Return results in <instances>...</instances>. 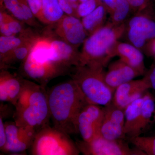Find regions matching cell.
<instances>
[{"label":"cell","mask_w":155,"mask_h":155,"mask_svg":"<svg viewBox=\"0 0 155 155\" xmlns=\"http://www.w3.org/2000/svg\"><path fill=\"white\" fill-rule=\"evenodd\" d=\"M64 15L59 0H42L41 22L50 25L55 24Z\"/></svg>","instance_id":"d6986e66"},{"label":"cell","mask_w":155,"mask_h":155,"mask_svg":"<svg viewBox=\"0 0 155 155\" xmlns=\"http://www.w3.org/2000/svg\"><path fill=\"white\" fill-rule=\"evenodd\" d=\"M138 49L133 45L119 43L115 46L114 54L119 56L120 60L142 74L145 69L144 57Z\"/></svg>","instance_id":"9a60e30c"},{"label":"cell","mask_w":155,"mask_h":155,"mask_svg":"<svg viewBox=\"0 0 155 155\" xmlns=\"http://www.w3.org/2000/svg\"><path fill=\"white\" fill-rule=\"evenodd\" d=\"M67 2H69L71 4H73V3H78V2L79 1V0H66Z\"/></svg>","instance_id":"d6a6232c"},{"label":"cell","mask_w":155,"mask_h":155,"mask_svg":"<svg viewBox=\"0 0 155 155\" xmlns=\"http://www.w3.org/2000/svg\"><path fill=\"white\" fill-rule=\"evenodd\" d=\"M71 74L89 102L101 106L112 103L115 91L106 83L103 67L81 65Z\"/></svg>","instance_id":"277c9868"},{"label":"cell","mask_w":155,"mask_h":155,"mask_svg":"<svg viewBox=\"0 0 155 155\" xmlns=\"http://www.w3.org/2000/svg\"><path fill=\"white\" fill-rule=\"evenodd\" d=\"M38 35L33 34L22 44L1 61V69H5L17 63H22L28 57Z\"/></svg>","instance_id":"e0dca14e"},{"label":"cell","mask_w":155,"mask_h":155,"mask_svg":"<svg viewBox=\"0 0 155 155\" xmlns=\"http://www.w3.org/2000/svg\"><path fill=\"white\" fill-rule=\"evenodd\" d=\"M55 24L57 36L75 48L85 41L87 34L82 22L77 17L65 14Z\"/></svg>","instance_id":"9c48e42d"},{"label":"cell","mask_w":155,"mask_h":155,"mask_svg":"<svg viewBox=\"0 0 155 155\" xmlns=\"http://www.w3.org/2000/svg\"><path fill=\"white\" fill-rule=\"evenodd\" d=\"M140 75L135 69L119 60L110 65L105 72L106 83L111 88L115 90L123 84L133 80Z\"/></svg>","instance_id":"5bb4252c"},{"label":"cell","mask_w":155,"mask_h":155,"mask_svg":"<svg viewBox=\"0 0 155 155\" xmlns=\"http://www.w3.org/2000/svg\"><path fill=\"white\" fill-rule=\"evenodd\" d=\"M87 1V0H79L80 2H85V1Z\"/></svg>","instance_id":"836d02e7"},{"label":"cell","mask_w":155,"mask_h":155,"mask_svg":"<svg viewBox=\"0 0 155 155\" xmlns=\"http://www.w3.org/2000/svg\"><path fill=\"white\" fill-rule=\"evenodd\" d=\"M150 86L146 77L139 80H132L123 84L114 91L112 102L116 107L125 110L133 101L142 96Z\"/></svg>","instance_id":"8fae6325"},{"label":"cell","mask_w":155,"mask_h":155,"mask_svg":"<svg viewBox=\"0 0 155 155\" xmlns=\"http://www.w3.org/2000/svg\"><path fill=\"white\" fill-rule=\"evenodd\" d=\"M7 143L4 153H19L30 148L36 133L19 127L15 122H5Z\"/></svg>","instance_id":"30bf717a"},{"label":"cell","mask_w":155,"mask_h":155,"mask_svg":"<svg viewBox=\"0 0 155 155\" xmlns=\"http://www.w3.org/2000/svg\"><path fill=\"white\" fill-rule=\"evenodd\" d=\"M144 100V94L130 103L124 110L125 116L124 133L125 136L128 137L129 139L135 136Z\"/></svg>","instance_id":"2e32d148"},{"label":"cell","mask_w":155,"mask_h":155,"mask_svg":"<svg viewBox=\"0 0 155 155\" xmlns=\"http://www.w3.org/2000/svg\"><path fill=\"white\" fill-rule=\"evenodd\" d=\"M130 7L133 8H143L147 5L151 0H127Z\"/></svg>","instance_id":"f1b7e54d"},{"label":"cell","mask_w":155,"mask_h":155,"mask_svg":"<svg viewBox=\"0 0 155 155\" xmlns=\"http://www.w3.org/2000/svg\"><path fill=\"white\" fill-rule=\"evenodd\" d=\"M123 28L103 26L85 39L81 53V65L103 67L114 54L117 40ZM80 65V66H81Z\"/></svg>","instance_id":"3957f363"},{"label":"cell","mask_w":155,"mask_h":155,"mask_svg":"<svg viewBox=\"0 0 155 155\" xmlns=\"http://www.w3.org/2000/svg\"><path fill=\"white\" fill-rule=\"evenodd\" d=\"M24 78L2 69L0 74V101L15 107L22 91Z\"/></svg>","instance_id":"4fadbf2b"},{"label":"cell","mask_w":155,"mask_h":155,"mask_svg":"<svg viewBox=\"0 0 155 155\" xmlns=\"http://www.w3.org/2000/svg\"><path fill=\"white\" fill-rule=\"evenodd\" d=\"M14 122L19 127L36 132L48 125L51 116L45 87L24 79L15 106Z\"/></svg>","instance_id":"7a4b0ae2"},{"label":"cell","mask_w":155,"mask_h":155,"mask_svg":"<svg viewBox=\"0 0 155 155\" xmlns=\"http://www.w3.org/2000/svg\"><path fill=\"white\" fill-rule=\"evenodd\" d=\"M33 155H78L80 151L69 135L48 125L37 132L30 148Z\"/></svg>","instance_id":"5b68a950"},{"label":"cell","mask_w":155,"mask_h":155,"mask_svg":"<svg viewBox=\"0 0 155 155\" xmlns=\"http://www.w3.org/2000/svg\"><path fill=\"white\" fill-rule=\"evenodd\" d=\"M103 109L104 115L100 128V135L109 140L123 139L125 137L124 110L116 107L112 102L104 106Z\"/></svg>","instance_id":"ba28073f"},{"label":"cell","mask_w":155,"mask_h":155,"mask_svg":"<svg viewBox=\"0 0 155 155\" xmlns=\"http://www.w3.org/2000/svg\"><path fill=\"white\" fill-rule=\"evenodd\" d=\"M5 8L12 16L25 23V18L19 0H2Z\"/></svg>","instance_id":"cb8c5ba5"},{"label":"cell","mask_w":155,"mask_h":155,"mask_svg":"<svg viewBox=\"0 0 155 155\" xmlns=\"http://www.w3.org/2000/svg\"><path fill=\"white\" fill-rule=\"evenodd\" d=\"M104 115L101 106L88 103L78 114L76 122L77 133L82 140L88 142L100 135V128Z\"/></svg>","instance_id":"52a82bcc"},{"label":"cell","mask_w":155,"mask_h":155,"mask_svg":"<svg viewBox=\"0 0 155 155\" xmlns=\"http://www.w3.org/2000/svg\"><path fill=\"white\" fill-rule=\"evenodd\" d=\"M59 2L61 8L65 14L77 17L76 10L73 8L71 3L66 0H59Z\"/></svg>","instance_id":"4316f807"},{"label":"cell","mask_w":155,"mask_h":155,"mask_svg":"<svg viewBox=\"0 0 155 155\" xmlns=\"http://www.w3.org/2000/svg\"><path fill=\"white\" fill-rule=\"evenodd\" d=\"M80 153L85 155H146L136 148H131L122 139L109 140L101 135L91 141L75 143Z\"/></svg>","instance_id":"8992f818"},{"label":"cell","mask_w":155,"mask_h":155,"mask_svg":"<svg viewBox=\"0 0 155 155\" xmlns=\"http://www.w3.org/2000/svg\"><path fill=\"white\" fill-rule=\"evenodd\" d=\"M130 5L127 0H117L113 11V21L118 23L126 18L130 10Z\"/></svg>","instance_id":"603a6c76"},{"label":"cell","mask_w":155,"mask_h":155,"mask_svg":"<svg viewBox=\"0 0 155 155\" xmlns=\"http://www.w3.org/2000/svg\"><path fill=\"white\" fill-rule=\"evenodd\" d=\"M110 10L112 11L116 5L117 0H101Z\"/></svg>","instance_id":"4dcf8cb0"},{"label":"cell","mask_w":155,"mask_h":155,"mask_svg":"<svg viewBox=\"0 0 155 155\" xmlns=\"http://www.w3.org/2000/svg\"><path fill=\"white\" fill-rule=\"evenodd\" d=\"M151 88L155 90V66L150 70L148 75L146 76Z\"/></svg>","instance_id":"f546056e"},{"label":"cell","mask_w":155,"mask_h":155,"mask_svg":"<svg viewBox=\"0 0 155 155\" xmlns=\"http://www.w3.org/2000/svg\"><path fill=\"white\" fill-rule=\"evenodd\" d=\"M33 33L26 29L19 35L0 37V61H2L13 51L22 44Z\"/></svg>","instance_id":"ac0fdd59"},{"label":"cell","mask_w":155,"mask_h":155,"mask_svg":"<svg viewBox=\"0 0 155 155\" xmlns=\"http://www.w3.org/2000/svg\"><path fill=\"white\" fill-rule=\"evenodd\" d=\"M7 143V136H6L5 122L3 121V117L0 116V149L4 152Z\"/></svg>","instance_id":"83f0119b"},{"label":"cell","mask_w":155,"mask_h":155,"mask_svg":"<svg viewBox=\"0 0 155 155\" xmlns=\"http://www.w3.org/2000/svg\"><path fill=\"white\" fill-rule=\"evenodd\" d=\"M35 18L41 21L42 0H26Z\"/></svg>","instance_id":"484cf974"},{"label":"cell","mask_w":155,"mask_h":155,"mask_svg":"<svg viewBox=\"0 0 155 155\" xmlns=\"http://www.w3.org/2000/svg\"><path fill=\"white\" fill-rule=\"evenodd\" d=\"M105 6L100 5L91 13L82 18L81 22L87 35H91L101 28L105 17Z\"/></svg>","instance_id":"44dd1931"},{"label":"cell","mask_w":155,"mask_h":155,"mask_svg":"<svg viewBox=\"0 0 155 155\" xmlns=\"http://www.w3.org/2000/svg\"><path fill=\"white\" fill-rule=\"evenodd\" d=\"M155 104L154 99L149 93L144 94V100L142 107L138 125L136 130L135 136L140 135L151 122L155 112Z\"/></svg>","instance_id":"ffe728a7"},{"label":"cell","mask_w":155,"mask_h":155,"mask_svg":"<svg viewBox=\"0 0 155 155\" xmlns=\"http://www.w3.org/2000/svg\"><path fill=\"white\" fill-rule=\"evenodd\" d=\"M101 0H87L80 2L76 11L77 17L83 18L90 14L99 5V2Z\"/></svg>","instance_id":"d4e9b609"},{"label":"cell","mask_w":155,"mask_h":155,"mask_svg":"<svg viewBox=\"0 0 155 155\" xmlns=\"http://www.w3.org/2000/svg\"><path fill=\"white\" fill-rule=\"evenodd\" d=\"M128 37L136 47L140 48L148 40L155 38V21L143 16L133 17L129 22Z\"/></svg>","instance_id":"7c38bea8"},{"label":"cell","mask_w":155,"mask_h":155,"mask_svg":"<svg viewBox=\"0 0 155 155\" xmlns=\"http://www.w3.org/2000/svg\"><path fill=\"white\" fill-rule=\"evenodd\" d=\"M152 49L153 52L155 55V38L153 39L152 45Z\"/></svg>","instance_id":"1f68e13d"},{"label":"cell","mask_w":155,"mask_h":155,"mask_svg":"<svg viewBox=\"0 0 155 155\" xmlns=\"http://www.w3.org/2000/svg\"><path fill=\"white\" fill-rule=\"evenodd\" d=\"M47 93L54 127L69 135L77 133L78 116L89 103L77 84L72 79L53 87Z\"/></svg>","instance_id":"6da1fadb"},{"label":"cell","mask_w":155,"mask_h":155,"mask_svg":"<svg viewBox=\"0 0 155 155\" xmlns=\"http://www.w3.org/2000/svg\"><path fill=\"white\" fill-rule=\"evenodd\" d=\"M135 148L146 155H155V136H137L129 139Z\"/></svg>","instance_id":"7402d4cb"}]
</instances>
